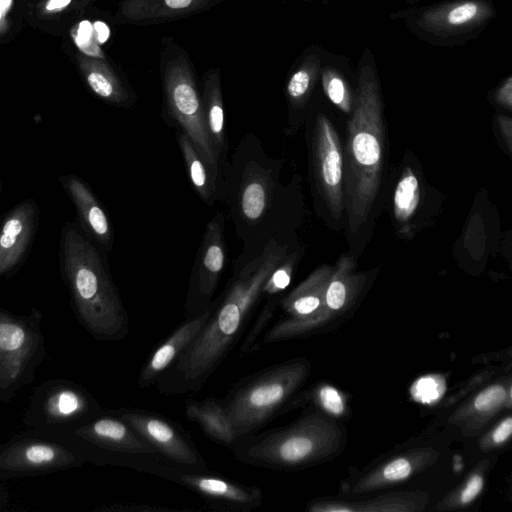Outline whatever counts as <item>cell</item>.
Wrapping results in <instances>:
<instances>
[{
  "label": "cell",
  "mask_w": 512,
  "mask_h": 512,
  "mask_svg": "<svg viewBox=\"0 0 512 512\" xmlns=\"http://www.w3.org/2000/svg\"><path fill=\"white\" fill-rule=\"evenodd\" d=\"M293 243L270 240L264 249L234 271L222 294L212 302L203 329L178 360L156 380L164 394L199 390L220 366L260 304L262 288Z\"/></svg>",
  "instance_id": "6da1fadb"
},
{
  "label": "cell",
  "mask_w": 512,
  "mask_h": 512,
  "mask_svg": "<svg viewBox=\"0 0 512 512\" xmlns=\"http://www.w3.org/2000/svg\"><path fill=\"white\" fill-rule=\"evenodd\" d=\"M283 160L266 154L261 140L247 132L226 168L218 202L227 208L243 249L233 272L255 258L272 240L287 239L282 231L285 189L280 183Z\"/></svg>",
  "instance_id": "7a4b0ae2"
},
{
  "label": "cell",
  "mask_w": 512,
  "mask_h": 512,
  "mask_svg": "<svg viewBox=\"0 0 512 512\" xmlns=\"http://www.w3.org/2000/svg\"><path fill=\"white\" fill-rule=\"evenodd\" d=\"M383 109L376 60L368 46L358 62L355 104L343 152L344 211L351 234L368 221L379 194L385 160Z\"/></svg>",
  "instance_id": "3957f363"
},
{
  "label": "cell",
  "mask_w": 512,
  "mask_h": 512,
  "mask_svg": "<svg viewBox=\"0 0 512 512\" xmlns=\"http://www.w3.org/2000/svg\"><path fill=\"white\" fill-rule=\"evenodd\" d=\"M60 270L78 322L95 339L119 341L129 332V317L102 251L77 222L60 234Z\"/></svg>",
  "instance_id": "277c9868"
},
{
  "label": "cell",
  "mask_w": 512,
  "mask_h": 512,
  "mask_svg": "<svg viewBox=\"0 0 512 512\" xmlns=\"http://www.w3.org/2000/svg\"><path fill=\"white\" fill-rule=\"evenodd\" d=\"M62 434L73 441L86 461L114 465L164 477L169 464L115 410L102 409Z\"/></svg>",
  "instance_id": "5b68a950"
},
{
  "label": "cell",
  "mask_w": 512,
  "mask_h": 512,
  "mask_svg": "<svg viewBox=\"0 0 512 512\" xmlns=\"http://www.w3.org/2000/svg\"><path fill=\"white\" fill-rule=\"evenodd\" d=\"M491 0H445L407 7L390 14L420 41L435 47H458L478 38L496 17Z\"/></svg>",
  "instance_id": "8992f818"
},
{
  "label": "cell",
  "mask_w": 512,
  "mask_h": 512,
  "mask_svg": "<svg viewBox=\"0 0 512 512\" xmlns=\"http://www.w3.org/2000/svg\"><path fill=\"white\" fill-rule=\"evenodd\" d=\"M43 315L32 307L27 314L0 308V401L8 403L32 383L46 356Z\"/></svg>",
  "instance_id": "52a82bcc"
},
{
  "label": "cell",
  "mask_w": 512,
  "mask_h": 512,
  "mask_svg": "<svg viewBox=\"0 0 512 512\" xmlns=\"http://www.w3.org/2000/svg\"><path fill=\"white\" fill-rule=\"evenodd\" d=\"M296 376L293 367H269L243 378L230 389L221 403L238 439L257 432L275 416Z\"/></svg>",
  "instance_id": "ba28073f"
},
{
  "label": "cell",
  "mask_w": 512,
  "mask_h": 512,
  "mask_svg": "<svg viewBox=\"0 0 512 512\" xmlns=\"http://www.w3.org/2000/svg\"><path fill=\"white\" fill-rule=\"evenodd\" d=\"M85 462L81 450L66 436L29 429L0 444V483L62 472Z\"/></svg>",
  "instance_id": "9c48e42d"
},
{
  "label": "cell",
  "mask_w": 512,
  "mask_h": 512,
  "mask_svg": "<svg viewBox=\"0 0 512 512\" xmlns=\"http://www.w3.org/2000/svg\"><path fill=\"white\" fill-rule=\"evenodd\" d=\"M103 408L83 386L57 378L35 387L22 422L29 429L62 432L91 418Z\"/></svg>",
  "instance_id": "30bf717a"
},
{
  "label": "cell",
  "mask_w": 512,
  "mask_h": 512,
  "mask_svg": "<svg viewBox=\"0 0 512 512\" xmlns=\"http://www.w3.org/2000/svg\"><path fill=\"white\" fill-rule=\"evenodd\" d=\"M165 104L172 125L177 126V130L190 139L215 178L219 190L220 168L206 128L203 102L186 68L168 69L165 77Z\"/></svg>",
  "instance_id": "8fae6325"
},
{
  "label": "cell",
  "mask_w": 512,
  "mask_h": 512,
  "mask_svg": "<svg viewBox=\"0 0 512 512\" xmlns=\"http://www.w3.org/2000/svg\"><path fill=\"white\" fill-rule=\"evenodd\" d=\"M315 189L334 219L344 211V155L339 135L330 118L316 115L310 141Z\"/></svg>",
  "instance_id": "7c38bea8"
},
{
  "label": "cell",
  "mask_w": 512,
  "mask_h": 512,
  "mask_svg": "<svg viewBox=\"0 0 512 512\" xmlns=\"http://www.w3.org/2000/svg\"><path fill=\"white\" fill-rule=\"evenodd\" d=\"M225 221L224 211H216L205 228L188 283L186 318L203 312L214 300L227 261Z\"/></svg>",
  "instance_id": "4fadbf2b"
},
{
  "label": "cell",
  "mask_w": 512,
  "mask_h": 512,
  "mask_svg": "<svg viewBox=\"0 0 512 512\" xmlns=\"http://www.w3.org/2000/svg\"><path fill=\"white\" fill-rule=\"evenodd\" d=\"M116 411L169 464L188 470H208L190 435L173 420L141 409L120 408Z\"/></svg>",
  "instance_id": "5bb4252c"
},
{
  "label": "cell",
  "mask_w": 512,
  "mask_h": 512,
  "mask_svg": "<svg viewBox=\"0 0 512 512\" xmlns=\"http://www.w3.org/2000/svg\"><path fill=\"white\" fill-rule=\"evenodd\" d=\"M165 479L193 491L217 510L248 512L261 506L264 499L259 487L241 484L209 469L197 471L171 465Z\"/></svg>",
  "instance_id": "9a60e30c"
},
{
  "label": "cell",
  "mask_w": 512,
  "mask_h": 512,
  "mask_svg": "<svg viewBox=\"0 0 512 512\" xmlns=\"http://www.w3.org/2000/svg\"><path fill=\"white\" fill-rule=\"evenodd\" d=\"M39 207L32 198L19 202L0 219V278L10 277L24 262L39 224Z\"/></svg>",
  "instance_id": "2e32d148"
},
{
  "label": "cell",
  "mask_w": 512,
  "mask_h": 512,
  "mask_svg": "<svg viewBox=\"0 0 512 512\" xmlns=\"http://www.w3.org/2000/svg\"><path fill=\"white\" fill-rule=\"evenodd\" d=\"M58 180L75 207L83 232L103 254L109 253L114 243L113 226L90 186L71 173L60 176Z\"/></svg>",
  "instance_id": "e0dca14e"
},
{
  "label": "cell",
  "mask_w": 512,
  "mask_h": 512,
  "mask_svg": "<svg viewBox=\"0 0 512 512\" xmlns=\"http://www.w3.org/2000/svg\"><path fill=\"white\" fill-rule=\"evenodd\" d=\"M212 311V303L203 312L186 318L176 329L159 343L149 354L138 376L142 389L155 384L156 380L169 369L182 353L196 339Z\"/></svg>",
  "instance_id": "ac0fdd59"
},
{
  "label": "cell",
  "mask_w": 512,
  "mask_h": 512,
  "mask_svg": "<svg viewBox=\"0 0 512 512\" xmlns=\"http://www.w3.org/2000/svg\"><path fill=\"white\" fill-rule=\"evenodd\" d=\"M301 251L291 247L288 254L272 271L266 280L262 291L260 303L262 306L246 334L240 347V355H246L259 349L258 343L268 325L278 302L279 295L291 283L295 268L299 262Z\"/></svg>",
  "instance_id": "d6986e66"
},
{
  "label": "cell",
  "mask_w": 512,
  "mask_h": 512,
  "mask_svg": "<svg viewBox=\"0 0 512 512\" xmlns=\"http://www.w3.org/2000/svg\"><path fill=\"white\" fill-rule=\"evenodd\" d=\"M328 51L313 46L304 54L299 66L291 74L286 85V96L289 107V122L287 133H295L302 121L313 90L320 79L321 69Z\"/></svg>",
  "instance_id": "ffe728a7"
},
{
  "label": "cell",
  "mask_w": 512,
  "mask_h": 512,
  "mask_svg": "<svg viewBox=\"0 0 512 512\" xmlns=\"http://www.w3.org/2000/svg\"><path fill=\"white\" fill-rule=\"evenodd\" d=\"M423 197L424 187L418 173L406 165L396 182L392 197L393 219L400 235L409 237L416 231Z\"/></svg>",
  "instance_id": "44dd1931"
},
{
  "label": "cell",
  "mask_w": 512,
  "mask_h": 512,
  "mask_svg": "<svg viewBox=\"0 0 512 512\" xmlns=\"http://www.w3.org/2000/svg\"><path fill=\"white\" fill-rule=\"evenodd\" d=\"M185 415L187 419L196 423L211 441L233 449L238 437L220 400L213 397L198 401L189 400L185 404Z\"/></svg>",
  "instance_id": "7402d4cb"
},
{
  "label": "cell",
  "mask_w": 512,
  "mask_h": 512,
  "mask_svg": "<svg viewBox=\"0 0 512 512\" xmlns=\"http://www.w3.org/2000/svg\"><path fill=\"white\" fill-rule=\"evenodd\" d=\"M203 108L206 128L212 141L213 148L220 168V185L218 198L223 186L226 168L228 166L229 141L226 134L224 109L221 90L217 79L206 81L203 95Z\"/></svg>",
  "instance_id": "603a6c76"
},
{
  "label": "cell",
  "mask_w": 512,
  "mask_h": 512,
  "mask_svg": "<svg viewBox=\"0 0 512 512\" xmlns=\"http://www.w3.org/2000/svg\"><path fill=\"white\" fill-rule=\"evenodd\" d=\"M351 75L347 58L328 51L319 80L329 101L348 115L352 113L355 104L356 86H352Z\"/></svg>",
  "instance_id": "cb8c5ba5"
},
{
  "label": "cell",
  "mask_w": 512,
  "mask_h": 512,
  "mask_svg": "<svg viewBox=\"0 0 512 512\" xmlns=\"http://www.w3.org/2000/svg\"><path fill=\"white\" fill-rule=\"evenodd\" d=\"M332 271L333 268L330 265H322L317 268L284 299L285 311L294 317H305L317 311L324 300L326 286Z\"/></svg>",
  "instance_id": "d4e9b609"
},
{
  "label": "cell",
  "mask_w": 512,
  "mask_h": 512,
  "mask_svg": "<svg viewBox=\"0 0 512 512\" xmlns=\"http://www.w3.org/2000/svg\"><path fill=\"white\" fill-rule=\"evenodd\" d=\"M176 140L192 187L205 204L214 205L218 202L215 178L185 133L177 130Z\"/></svg>",
  "instance_id": "484cf974"
},
{
  "label": "cell",
  "mask_w": 512,
  "mask_h": 512,
  "mask_svg": "<svg viewBox=\"0 0 512 512\" xmlns=\"http://www.w3.org/2000/svg\"><path fill=\"white\" fill-rule=\"evenodd\" d=\"M445 391V382L439 376H426L418 379L412 386L411 393L415 400L431 403L438 400Z\"/></svg>",
  "instance_id": "4316f807"
},
{
  "label": "cell",
  "mask_w": 512,
  "mask_h": 512,
  "mask_svg": "<svg viewBox=\"0 0 512 512\" xmlns=\"http://www.w3.org/2000/svg\"><path fill=\"white\" fill-rule=\"evenodd\" d=\"M505 400V390L502 386L495 385L481 392L474 401L477 410L488 411L498 407Z\"/></svg>",
  "instance_id": "83f0119b"
},
{
  "label": "cell",
  "mask_w": 512,
  "mask_h": 512,
  "mask_svg": "<svg viewBox=\"0 0 512 512\" xmlns=\"http://www.w3.org/2000/svg\"><path fill=\"white\" fill-rule=\"evenodd\" d=\"M493 102L500 108L512 109V76L505 77L491 94Z\"/></svg>",
  "instance_id": "f1b7e54d"
},
{
  "label": "cell",
  "mask_w": 512,
  "mask_h": 512,
  "mask_svg": "<svg viewBox=\"0 0 512 512\" xmlns=\"http://www.w3.org/2000/svg\"><path fill=\"white\" fill-rule=\"evenodd\" d=\"M93 27L88 21H82L75 38L76 44L81 50L90 55L99 53L97 46L93 45Z\"/></svg>",
  "instance_id": "f546056e"
},
{
  "label": "cell",
  "mask_w": 512,
  "mask_h": 512,
  "mask_svg": "<svg viewBox=\"0 0 512 512\" xmlns=\"http://www.w3.org/2000/svg\"><path fill=\"white\" fill-rule=\"evenodd\" d=\"M319 398L326 410L333 414H341L344 410L342 398L338 391L330 386H325L319 391Z\"/></svg>",
  "instance_id": "4dcf8cb0"
},
{
  "label": "cell",
  "mask_w": 512,
  "mask_h": 512,
  "mask_svg": "<svg viewBox=\"0 0 512 512\" xmlns=\"http://www.w3.org/2000/svg\"><path fill=\"white\" fill-rule=\"evenodd\" d=\"M411 472L410 463L403 458L390 462L383 471V475L387 480L397 481L405 479Z\"/></svg>",
  "instance_id": "1f68e13d"
},
{
  "label": "cell",
  "mask_w": 512,
  "mask_h": 512,
  "mask_svg": "<svg viewBox=\"0 0 512 512\" xmlns=\"http://www.w3.org/2000/svg\"><path fill=\"white\" fill-rule=\"evenodd\" d=\"M102 511H112V512H160V511H176L175 509L161 507V506H153L148 504H136V503H128V504H116L110 505L107 507L100 508Z\"/></svg>",
  "instance_id": "d6a6232c"
},
{
  "label": "cell",
  "mask_w": 512,
  "mask_h": 512,
  "mask_svg": "<svg viewBox=\"0 0 512 512\" xmlns=\"http://www.w3.org/2000/svg\"><path fill=\"white\" fill-rule=\"evenodd\" d=\"M497 126L509 153L512 150V120L507 115L499 114L496 117Z\"/></svg>",
  "instance_id": "836d02e7"
},
{
  "label": "cell",
  "mask_w": 512,
  "mask_h": 512,
  "mask_svg": "<svg viewBox=\"0 0 512 512\" xmlns=\"http://www.w3.org/2000/svg\"><path fill=\"white\" fill-rule=\"evenodd\" d=\"M483 479L479 475L473 476L467 483L461 493V502L463 504L471 502L482 490Z\"/></svg>",
  "instance_id": "e575fe53"
},
{
  "label": "cell",
  "mask_w": 512,
  "mask_h": 512,
  "mask_svg": "<svg viewBox=\"0 0 512 512\" xmlns=\"http://www.w3.org/2000/svg\"><path fill=\"white\" fill-rule=\"evenodd\" d=\"M512 433V419H505L494 431L493 440L495 443H502L507 440Z\"/></svg>",
  "instance_id": "d590c367"
},
{
  "label": "cell",
  "mask_w": 512,
  "mask_h": 512,
  "mask_svg": "<svg viewBox=\"0 0 512 512\" xmlns=\"http://www.w3.org/2000/svg\"><path fill=\"white\" fill-rule=\"evenodd\" d=\"M94 29L97 32V40L100 43L106 42L110 34L107 25L103 22L97 21L94 23Z\"/></svg>",
  "instance_id": "8d00e7d4"
},
{
  "label": "cell",
  "mask_w": 512,
  "mask_h": 512,
  "mask_svg": "<svg viewBox=\"0 0 512 512\" xmlns=\"http://www.w3.org/2000/svg\"><path fill=\"white\" fill-rule=\"evenodd\" d=\"M191 2L192 0H165L166 5L173 9L186 8Z\"/></svg>",
  "instance_id": "74e56055"
},
{
  "label": "cell",
  "mask_w": 512,
  "mask_h": 512,
  "mask_svg": "<svg viewBox=\"0 0 512 512\" xmlns=\"http://www.w3.org/2000/svg\"><path fill=\"white\" fill-rule=\"evenodd\" d=\"M71 2V0H50L47 4L48 10H55L65 7Z\"/></svg>",
  "instance_id": "f35d334b"
},
{
  "label": "cell",
  "mask_w": 512,
  "mask_h": 512,
  "mask_svg": "<svg viewBox=\"0 0 512 512\" xmlns=\"http://www.w3.org/2000/svg\"><path fill=\"white\" fill-rule=\"evenodd\" d=\"M9 494L4 486L0 485V510L6 504Z\"/></svg>",
  "instance_id": "ab89813d"
},
{
  "label": "cell",
  "mask_w": 512,
  "mask_h": 512,
  "mask_svg": "<svg viewBox=\"0 0 512 512\" xmlns=\"http://www.w3.org/2000/svg\"><path fill=\"white\" fill-rule=\"evenodd\" d=\"M12 0H0V9L5 11L11 4Z\"/></svg>",
  "instance_id": "60d3db41"
},
{
  "label": "cell",
  "mask_w": 512,
  "mask_h": 512,
  "mask_svg": "<svg viewBox=\"0 0 512 512\" xmlns=\"http://www.w3.org/2000/svg\"><path fill=\"white\" fill-rule=\"evenodd\" d=\"M424 1H428V0H405V2L409 5H412V4H417V3H420V2H424Z\"/></svg>",
  "instance_id": "b9f144b4"
},
{
  "label": "cell",
  "mask_w": 512,
  "mask_h": 512,
  "mask_svg": "<svg viewBox=\"0 0 512 512\" xmlns=\"http://www.w3.org/2000/svg\"><path fill=\"white\" fill-rule=\"evenodd\" d=\"M1 190H2V184H1V180H0V193H1Z\"/></svg>",
  "instance_id": "7bdbcfd3"
},
{
  "label": "cell",
  "mask_w": 512,
  "mask_h": 512,
  "mask_svg": "<svg viewBox=\"0 0 512 512\" xmlns=\"http://www.w3.org/2000/svg\"><path fill=\"white\" fill-rule=\"evenodd\" d=\"M1 14H2V11H1V9H0V19H1Z\"/></svg>",
  "instance_id": "ee69618b"
}]
</instances>
